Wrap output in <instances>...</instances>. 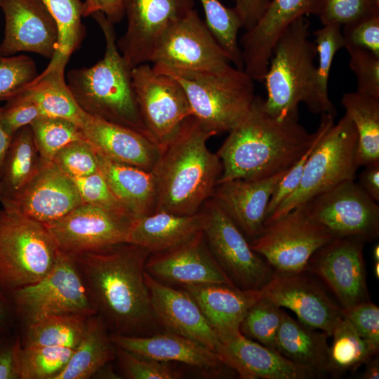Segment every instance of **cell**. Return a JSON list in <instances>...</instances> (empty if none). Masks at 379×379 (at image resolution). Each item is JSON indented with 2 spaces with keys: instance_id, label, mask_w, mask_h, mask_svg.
<instances>
[{
  "instance_id": "54",
  "label": "cell",
  "mask_w": 379,
  "mask_h": 379,
  "mask_svg": "<svg viewBox=\"0 0 379 379\" xmlns=\"http://www.w3.org/2000/svg\"><path fill=\"white\" fill-rule=\"evenodd\" d=\"M22 343L13 331H0V379H20Z\"/></svg>"
},
{
  "instance_id": "49",
  "label": "cell",
  "mask_w": 379,
  "mask_h": 379,
  "mask_svg": "<svg viewBox=\"0 0 379 379\" xmlns=\"http://www.w3.org/2000/svg\"><path fill=\"white\" fill-rule=\"evenodd\" d=\"M116 358L123 375L128 379H178L182 377V373L170 363L143 358L119 347H117Z\"/></svg>"
},
{
  "instance_id": "45",
  "label": "cell",
  "mask_w": 379,
  "mask_h": 379,
  "mask_svg": "<svg viewBox=\"0 0 379 379\" xmlns=\"http://www.w3.org/2000/svg\"><path fill=\"white\" fill-rule=\"evenodd\" d=\"M52 162L71 178L85 177L99 171L97 153L85 138L65 146Z\"/></svg>"
},
{
  "instance_id": "41",
  "label": "cell",
  "mask_w": 379,
  "mask_h": 379,
  "mask_svg": "<svg viewBox=\"0 0 379 379\" xmlns=\"http://www.w3.org/2000/svg\"><path fill=\"white\" fill-rule=\"evenodd\" d=\"M30 126L41 160L46 162H52L69 143L84 138L77 125L64 119L42 116Z\"/></svg>"
},
{
  "instance_id": "55",
  "label": "cell",
  "mask_w": 379,
  "mask_h": 379,
  "mask_svg": "<svg viewBox=\"0 0 379 379\" xmlns=\"http://www.w3.org/2000/svg\"><path fill=\"white\" fill-rule=\"evenodd\" d=\"M100 12L113 24L119 22L125 16L124 0H85L83 2V17Z\"/></svg>"
},
{
  "instance_id": "30",
  "label": "cell",
  "mask_w": 379,
  "mask_h": 379,
  "mask_svg": "<svg viewBox=\"0 0 379 379\" xmlns=\"http://www.w3.org/2000/svg\"><path fill=\"white\" fill-rule=\"evenodd\" d=\"M97 157L99 171L109 188L135 218L155 211L157 187L152 171L117 162L98 153Z\"/></svg>"
},
{
  "instance_id": "10",
  "label": "cell",
  "mask_w": 379,
  "mask_h": 379,
  "mask_svg": "<svg viewBox=\"0 0 379 379\" xmlns=\"http://www.w3.org/2000/svg\"><path fill=\"white\" fill-rule=\"evenodd\" d=\"M333 239L301 205L265 225L260 235L249 243L274 272L294 273L306 271L313 254Z\"/></svg>"
},
{
  "instance_id": "24",
  "label": "cell",
  "mask_w": 379,
  "mask_h": 379,
  "mask_svg": "<svg viewBox=\"0 0 379 379\" xmlns=\"http://www.w3.org/2000/svg\"><path fill=\"white\" fill-rule=\"evenodd\" d=\"M288 169L262 179L237 178L219 182L211 198L251 241L262 232L271 196Z\"/></svg>"
},
{
  "instance_id": "37",
  "label": "cell",
  "mask_w": 379,
  "mask_h": 379,
  "mask_svg": "<svg viewBox=\"0 0 379 379\" xmlns=\"http://www.w3.org/2000/svg\"><path fill=\"white\" fill-rule=\"evenodd\" d=\"M328 372L334 374L354 370L378 354L379 347L374 345L354 328L343 317L331 335Z\"/></svg>"
},
{
  "instance_id": "52",
  "label": "cell",
  "mask_w": 379,
  "mask_h": 379,
  "mask_svg": "<svg viewBox=\"0 0 379 379\" xmlns=\"http://www.w3.org/2000/svg\"><path fill=\"white\" fill-rule=\"evenodd\" d=\"M2 107L4 123L13 135L22 127L31 125L43 114L37 104L23 90L8 99Z\"/></svg>"
},
{
  "instance_id": "44",
  "label": "cell",
  "mask_w": 379,
  "mask_h": 379,
  "mask_svg": "<svg viewBox=\"0 0 379 379\" xmlns=\"http://www.w3.org/2000/svg\"><path fill=\"white\" fill-rule=\"evenodd\" d=\"M71 179L84 204L131 220L135 219L130 211L114 194L100 171L85 177Z\"/></svg>"
},
{
  "instance_id": "15",
  "label": "cell",
  "mask_w": 379,
  "mask_h": 379,
  "mask_svg": "<svg viewBox=\"0 0 379 379\" xmlns=\"http://www.w3.org/2000/svg\"><path fill=\"white\" fill-rule=\"evenodd\" d=\"M153 65L188 71H210L230 64L205 21L193 8L175 22L159 41Z\"/></svg>"
},
{
  "instance_id": "39",
  "label": "cell",
  "mask_w": 379,
  "mask_h": 379,
  "mask_svg": "<svg viewBox=\"0 0 379 379\" xmlns=\"http://www.w3.org/2000/svg\"><path fill=\"white\" fill-rule=\"evenodd\" d=\"M206 23L213 36L227 54L230 62L244 70L238 33L242 28L241 20L234 8L225 6L219 0H199Z\"/></svg>"
},
{
  "instance_id": "53",
  "label": "cell",
  "mask_w": 379,
  "mask_h": 379,
  "mask_svg": "<svg viewBox=\"0 0 379 379\" xmlns=\"http://www.w3.org/2000/svg\"><path fill=\"white\" fill-rule=\"evenodd\" d=\"M343 314L360 335L379 347L378 306L368 300L343 309Z\"/></svg>"
},
{
  "instance_id": "3",
  "label": "cell",
  "mask_w": 379,
  "mask_h": 379,
  "mask_svg": "<svg viewBox=\"0 0 379 379\" xmlns=\"http://www.w3.org/2000/svg\"><path fill=\"white\" fill-rule=\"evenodd\" d=\"M213 135L191 116L161 148L152 170L157 187L155 211L192 215L211 197L222 171L220 158L207 146Z\"/></svg>"
},
{
  "instance_id": "47",
  "label": "cell",
  "mask_w": 379,
  "mask_h": 379,
  "mask_svg": "<svg viewBox=\"0 0 379 379\" xmlns=\"http://www.w3.org/2000/svg\"><path fill=\"white\" fill-rule=\"evenodd\" d=\"M379 11L375 0H319L314 15L323 25L341 27Z\"/></svg>"
},
{
  "instance_id": "14",
  "label": "cell",
  "mask_w": 379,
  "mask_h": 379,
  "mask_svg": "<svg viewBox=\"0 0 379 379\" xmlns=\"http://www.w3.org/2000/svg\"><path fill=\"white\" fill-rule=\"evenodd\" d=\"M194 7V0H124L127 27L117 44L130 67L151 62L165 33Z\"/></svg>"
},
{
  "instance_id": "63",
  "label": "cell",
  "mask_w": 379,
  "mask_h": 379,
  "mask_svg": "<svg viewBox=\"0 0 379 379\" xmlns=\"http://www.w3.org/2000/svg\"><path fill=\"white\" fill-rule=\"evenodd\" d=\"M375 1L379 3V0H375Z\"/></svg>"
},
{
  "instance_id": "9",
  "label": "cell",
  "mask_w": 379,
  "mask_h": 379,
  "mask_svg": "<svg viewBox=\"0 0 379 379\" xmlns=\"http://www.w3.org/2000/svg\"><path fill=\"white\" fill-rule=\"evenodd\" d=\"M357 139L353 122L345 114L318 140L306 162L298 187L267 219L265 225L333 187L354 180L359 167Z\"/></svg>"
},
{
  "instance_id": "20",
  "label": "cell",
  "mask_w": 379,
  "mask_h": 379,
  "mask_svg": "<svg viewBox=\"0 0 379 379\" xmlns=\"http://www.w3.org/2000/svg\"><path fill=\"white\" fill-rule=\"evenodd\" d=\"M5 18L0 54L32 52L51 59L58 44L56 22L43 0H0Z\"/></svg>"
},
{
  "instance_id": "27",
  "label": "cell",
  "mask_w": 379,
  "mask_h": 379,
  "mask_svg": "<svg viewBox=\"0 0 379 379\" xmlns=\"http://www.w3.org/2000/svg\"><path fill=\"white\" fill-rule=\"evenodd\" d=\"M166 332L134 336L112 333L114 345L137 356L163 362H179L204 369L227 366L218 354L182 335Z\"/></svg>"
},
{
  "instance_id": "7",
  "label": "cell",
  "mask_w": 379,
  "mask_h": 379,
  "mask_svg": "<svg viewBox=\"0 0 379 379\" xmlns=\"http://www.w3.org/2000/svg\"><path fill=\"white\" fill-rule=\"evenodd\" d=\"M58 251L44 224L13 210L0 209V287L4 291L44 277Z\"/></svg>"
},
{
  "instance_id": "21",
  "label": "cell",
  "mask_w": 379,
  "mask_h": 379,
  "mask_svg": "<svg viewBox=\"0 0 379 379\" xmlns=\"http://www.w3.org/2000/svg\"><path fill=\"white\" fill-rule=\"evenodd\" d=\"M84 204L72 180L53 162L39 167L13 200L2 205L44 225L53 222Z\"/></svg>"
},
{
  "instance_id": "58",
  "label": "cell",
  "mask_w": 379,
  "mask_h": 379,
  "mask_svg": "<svg viewBox=\"0 0 379 379\" xmlns=\"http://www.w3.org/2000/svg\"><path fill=\"white\" fill-rule=\"evenodd\" d=\"M17 324L12 302L6 292L0 287V331H13Z\"/></svg>"
},
{
  "instance_id": "29",
  "label": "cell",
  "mask_w": 379,
  "mask_h": 379,
  "mask_svg": "<svg viewBox=\"0 0 379 379\" xmlns=\"http://www.w3.org/2000/svg\"><path fill=\"white\" fill-rule=\"evenodd\" d=\"M204 215L201 210L192 215L165 211L135 218L130 226L127 243L140 246L150 253L177 246L203 231Z\"/></svg>"
},
{
  "instance_id": "35",
  "label": "cell",
  "mask_w": 379,
  "mask_h": 379,
  "mask_svg": "<svg viewBox=\"0 0 379 379\" xmlns=\"http://www.w3.org/2000/svg\"><path fill=\"white\" fill-rule=\"evenodd\" d=\"M340 102L357 133L359 166L379 162V98L355 91L344 93Z\"/></svg>"
},
{
  "instance_id": "17",
  "label": "cell",
  "mask_w": 379,
  "mask_h": 379,
  "mask_svg": "<svg viewBox=\"0 0 379 379\" xmlns=\"http://www.w3.org/2000/svg\"><path fill=\"white\" fill-rule=\"evenodd\" d=\"M133 220L82 204L62 218L44 225L60 251L77 255L127 243Z\"/></svg>"
},
{
  "instance_id": "34",
  "label": "cell",
  "mask_w": 379,
  "mask_h": 379,
  "mask_svg": "<svg viewBox=\"0 0 379 379\" xmlns=\"http://www.w3.org/2000/svg\"><path fill=\"white\" fill-rule=\"evenodd\" d=\"M41 158L30 125L17 131L7 151L0 178V202L11 201L37 171Z\"/></svg>"
},
{
  "instance_id": "8",
  "label": "cell",
  "mask_w": 379,
  "mask_h": 379,
  "mask_svg": "<svg viewBox=\"0 0 379 379\" xmlns=\"http://www.w3.org/2000/svg\"><path fill=\"white\" fill-rule=\"evenodd\" d=\"M6 293L22 327L51 316L97 314L75 255L60 250L53 267L44 277Z\"/></svg>"
},
{
  "instance_id": "25",
  "label": "cell",
  "mask_w": 379,
  "mask_h": 379,
  "mask_svg": "<svg viewBox=\"0 0 379 379\" xmlns=\"http://www.w3.org/2000/svg\"><path fill=\"white\" fill-rule=\"evenodd\" d=\"M217 353L243 379H307L319 375L241 333L221 342Z\"/></svg>"
},
{
  "instance_id": "40",
  "label": "cell",
  "mask_w": 379,
  "mask_h": 379,
  "mask_svg": "<svg viewBox=\"0 0 379 379\" xmlns=\"http://www.w3.org/2000/svg\"><path fill=\"white\" fill-rule=\"evenodd\" d=\"M314 36L318 55L317 92L321 114H328L335 117L336 110L328 96V82L335 55L340 49L345 48L342 27L335 24L323 25L314 32Z\"/></svg>"
},
{
  "instance_id": "26",
  "label": "cell",
  "mask_w": 379,
  "mask_h": 379,
  "mask_svg": "<svg viewBox=\"0 0 379 379\" xmlns=\"http://www.w3.org/2000/svg\"><path fill=\"white\" fill-rule=\"evenodd\" d=\"M79 128L95 152L111 160L152 171L161 151L148 136L86 114Z\"/></svg>"
},
{
  "instance_id": "42",
  "label": "cell",
  "mask_w": 379,
  "mask_h": 379,
  "mask_svg": "<svg viewBox=\"0 0 379 379\" xmlns=\"http://www.w3.org/2000/svg\"><path fill=\"white\" fill-rule=\"evenodd\" d=\"M283 310L271 300L262 296L249 309L239 331L246 337L273 350L282 319Z\"/></svg>"
},
{
  "instance_id": "43",
  "label": "cell",
  "mask_w": 379,
  "mask_h": 379,
  "mask_svg": "<svg viewBox=\"0 0 379 379\" xmlns=\"http://www.w3.org/2000/svg\"><path fill=\"white\" fill-rule=\"evenodd\" d=\"M74 350L61 347H22L20 379H55Z\"/></svg>"
},
{
  "instance_id": "31",
  "label": "cell",
  "mask_w": 379,
  "mask_h": 379,
  "mask_svg": "<svg viewBox=\"0 0 379 379\" xmlns=\"http://www.w3.org/2000/svg\"><path fill=\"white\" fill-rule=\"evenodd\" d=\"M315 330L283 310L275 349L289 361L311 368L320 375L328 373L329 335Z\"/></svg>"
},
{
  "instance_id": "46",
  "label": "cell",
  "mask_w": 379,
  "mask_h": 379,
  "mask_svg": "<svg viewBox=\"0 0 379 379\" xmlns=\"http://www.w3.org/2000/svg\"><path fill=\"white\" fill-rule=\"evenodd\" d=\"M37 76L36 65L30 57L0 54V101L22 91Z\"/></svg>"
},
{
  "instance_id": "60",
  "label": "cell",
  "mask_w": 379,
  "mask_h": 379,
  "mask_svg": "<svg viewBox=\"0 0 379 379\" xmlns=\"http://www.w3.org/2000/svg\"><path fill=\"white\" fill-rule=\"evenodd\" d=\"M366 368L361 375L362 379H378L379 378V358L378 354L373 356L366 363Z\"/></svg>"
},
{
  "instance_id": "32",
  "label": "cell",
  "mask_w": 379,
  "mask_h": 379,
  "mask_svg": "<svg viewBox=\"0 0 379 379\" xmlns=\"http://www.w3.org/2000/svg\"><path fill=\"white\" fill-rule=\"evenodd\" d=\"M98 314L88 317L83 335L65 368L55 379H88L116 358L117 347Z\"/></svg>"
},
{
  "instance_id": "36",
  "label": "cell",
  "mask_w": 379,
  "mask_h": 379,
  "mask_svg": "<svg viewBox=\"0 0 379 379\" xmlns=\"http://www.w3.org/2000/svg\"><path fill=\"white\" fill-rule=\"evenodd\" d=\"M87 318L76 314L55 315L25 326L20 336L22 347L75 349L83 335Z\"/></svg>"
},
{
  "instance_id": "51",
  "label": "cell",
  "mask_w": 379,
  "mask_h": 379,
  "mask_svg": "<svg viewBox=\"0 0 379 379\" xmlns=\"http://www.w3.org/2000/svg\"><path fill=\"white\" fill-rule=\"evenodd\" d=\"M342 27L345 48H362L379 55V11Z\"/></svg>"
},
{
  "instance_id": "6",
  "label": "cell",
  "mask_w": 379,
  "mask_h": 379,
  "mask_svg": "<svg viewBox=\"0 0 379 379\" xmlns=\"http://www.w3.org/2000/svg\"><path fill=\"white\" fill-rule=\"evenodd\" d=\"M152 66L179 82L192 117L215 135L229 133L237 126L250 111L255 97L253 79L230 64L210 71Z\"/></svg>"
},
{
  "instance_id": "33",
  "label": "cell",
  "mask_w": 379,
  "mask_h": 379,
  "mask_svg": "<svg viewBox=\"0 0 379 379\" xmlns=\"http://www.w3.org/2000/svg\"><path fill=\"white\" fill-rule=\"evenodd\" d=\"M65 67L48 64L24 89L37 104L43 116L64 119L81 125L85 115L65 78Z\"/></svg>"
},
{
  "instance_id": "18",
  "label": "cell",
  "mask_w": 379,
  "mask_h": 379,
  "mask_svg": "<svg viewBox=\"0 0 379 379\" xmlns=\"http://www.w3.org/2000/svg\"><path fill=\"white\" fill-rule=\"evenodd\" d=\"M261 292L278 307L293 311L302 324L324 331L329 337L343 318L342 307L305 271L274 272Z\"/></svg>"
},
{
  "instance_id": "5",
  "label": "cell",
  "mask_w": 379,
  "mask_h": 379,
  "mask_svg": "<svg viewBox=\"0 0 379 379\" xmlns=\"http://www.w3.org/2000/svg\"><path fill=\"white\" fill-rule=\"evenodd\" d=\"M317 55L309 22L300 17L277 41L263 80L264 106L270 114L279 118L298 115L300 103L312 113L322 114L317 92Z\"/></svg>"
},
{
  "instance_id": "22",
  "label": "cell",
  "mask_w": 379,
  "mask_h": 379,
  "mask_svg": "<svg viewBox=\"0 0 379 379\" xmlns=\"http://www.w3.org/2000/svg\"><path fill=\"white\" fill-rule=\"evenodd\" d=\"M319 0H271L267 10L240 39L244 72L262 82L277 41L298 18L315 13Z\"/></svg>"
},
{
  "instance_id": "57",
  "label": "cell",
  "mask_w": 379,
  "mask_h": 379,
  "mask_svg": "<svg viewBox=\"0 0 379 379\" xmlns=\"http://www.w3.org/2000/svg\"><path fill=\"white\" fill-rule=\"evenodd\" d=\"M360 187L374 201H379V162L364 166L359 175Z\"/></svg>"
},
{
  "instance_id": "13",
  "label": "cell",
  "mask_w": 379,
  "mask_h": 379,
  "mask_svg": "<svg viewBox=\"0 0 379 379\" xmlns=\"http://www.w3.org/2000/svg\"><path fill=\"white\" fill-rule=\"evenodd\" d=\"M309 217L334 238L379 236V206L354 180L345 181L303 204Z\"/></svg>"
},
{
  "instance_id": "11",
  "label": "cell",
  "mask_w": 379,
  "mask_h": 379,
  "mask_svg": "<svg viewBox=\"0 0 379 379\" xmlns=\"http://www.w3.org/2000/svg\"><path fill=\"white\" fill-rule=\"evenodd\" d=\"M200 210L204 215L203 233L208 246L234 286L261 290L274 270L252 249L244 234L212 198Z\"/></svg>"
},
{
  "instance_id": "12",
  "label": "cell",
  "mask_w": 379,
  "mask_h": 379,
  "mask_svg": "<svg viewBox=\"0 0 379 379\" xmlns=\"http://www.w3.org/2000/svg\"><path fill=\"white\" fill-rule=\"evenodd\" d=\"M131 79L144 125L161 148L192 116L185 92L173 77L156 71L148 63L133 67Z\"/></svg>"
},
{
  "instance_id": "23",
  "label": "cell",
  "mask_w": 379,
  "mask_h": 379,
  "mask_svg": "<svg viewBox=\"0 0 379 379\" xmlns=\"http://www.w3.org/2000/svg\"><path fill=\"white\" fill-rule=\"evenodd\" d=\"M145 281L154 317L160 326L217 352L221 342L196 301L186 291L162 283L146 272Z\"/></svg>"
},
{
  "instance_id": "59",
  "label": "cell",
  "mask_w": 379,
  "mask_h": 379,
  "mask_svg": "<svg viewBox=\"0 0 379 379\" xmlns=\"http://www.w3.org/2000/svg\"><path fill=\"white\" fill-rule=\"evenodd\" d=\"M13 135L6 128L2 116V107H0V178L3 172L4 159L11 142Z\"/></svg>"
},
{
  "instance_id": "48",
  "label": "cell",
  "mask_w": 379,
  "mask_h": 379,
  "mask_svg": "<svg viewBox=\"0 0 379 379\" xmlns=\"http://www.w3.org/2000/svg\"><path fill=\"white\" fill-rule=\"evenodd\" d=\"M334 117L328 114H321L319 133L307 151L292 165L275 187L267 209L265 221L277 208L298 187L306 162L315 145L326 131L334 124Z\"/></svg>"
},
{
  "instance_id": "28",
  "label": "cell",
  "mask_w": 379,
  "mask_h": 379,
  "mask_svg": "<svg viewBox=\"0 0 379 379\" xmlns=\"http://www.w3.org/2000/svg\"><path fill=\"white\" fill-rule=\"evenodd\" d=\"M196 301L220 342L239 334L240 324L261 290H243L226 284H203L182 287Z\"/></svg>"
},
{
  "instance_id": "61",
  "label": "cell",
  "mask_w": 379,
  "mask_h": 379,
  "mask_svg": "<svg viewBox=\"0 0 379 379\" xmlns=\"http://www.w3.org/2000/svg\"><path fill=\"white\" fill-rule=\"evenodd\" d=\"M372 256L374 262L379 261V244H377L374 246L372 251Z\"/></svg>"
},
{
  "instance_id": "19",
  "label": "cell",
  "mask_w": 379,
  "mask_h": 379,
  "mask_svg": "<svg viewBox=\"0 0 379 379\" xmlns=\"http://www.w3.org/2000/svg\"><path fill=\"white\" fill-rule=\"evenodd\" d=\"M145 272L162 283L182 287L203 284L234 286L211 253L203 231L172 248L150 253Z\"/></svg>"
},
{
  "instance_id": "2",
  "label": "cell",
  "mask_w": 379,
  "mask_h": 379,
  "mask_svg": "<svg viewBox=\"0 0 379 379\" xmlns=\"http://www.w3.org/2000/svg\"><path fill=\"white\" fill-rule=\"evenodd\" d=\"M319 133H309L299 114L279 118L270 114L255 95L245 118L232 130L217 155L222 171L218 183L232 179H262L290 168ZM217 183V184H218Z\"/></svg>"
},
{
  "instance_id": "38",
  "label": "cell",
  "mask_w": 379,
  "mask_h": 379,
  "mask_svg": "<svg viewBox=\"0 0 379 379\" xmlns=\"http://www.w3.org/2000/svg\"><path fill=\"white\" fill-rule=\"evenodd\" d=\"M55 19L58 44L49 64L66 66L71 55L79 48L85 36L81 0H43Z\"/></svg>"
},
{
  "instance_id": "56",
  "label": "cell",
  "mask_w": 379,
  "mask_h": 379,
  "mask_svg": "<svg viewBox=\"0 0 379 379\" xmlns=\"http://www.w3.org/2000/svg\"><path fill=\"white\" fill-rule=\"evenodd\" d=\"M233 1L235 3L234 8L241 20L242 28L246 31L255 26L271 2V0Z\"/></svg>"
},
{
  "instance_id": "16",
  "label": "cell",
  "mask_w": 379,
  "mask_h": 379,
  "mask_svg": "<svg viewBox=\"0 0 379 379\" xmlns=\"http://www.w3.org/2000/svg\"><path fill=\"white\" fill-rule=\"evenodd\" d=\"M366 242L357 237L334 238L311 257L306 270L321 278L346 309L370 300L364 257Z\"/></svg>"
},
{
  "instance_id": "62",
  "label": "cell",
  "mask_w": 379,
  "mask_h": 379,
  "mask_svg": "<svg viewBox=\"0 0 379 379\" xmlns=\"http://www.w3.org/2000/svg\"><path fill=\"white\" fill-rule=\"evenodd\" d=\"M373 273H374V275H375V278H377V279H378V278H379V261L374 262Z\"/></svg>"
},
{
  "instance_id": "50",
  "label": "cell",
  "mask_w": 379,
  "mask_h": 379,
  "mask_svg": "<svg viewBox=\"0 0 379 379\" xmlns=\"http://www.w3.org/2000/svg\"><path fill=\"white\" fill-rule=\"evenodd\" d=\"M346 49L350 67L356 77L357 91L379 98V55L362 48Z\"/></svg>"
},
{
  "instance_id": "1",
  "label": "cell",
  "mask_w": 379,
  "mask_h": 379,
  "mask_svg": "<svg viewBox=\"0 0 379 379\" xmlns=\"http://www.w3.org/2000/svg\"><path fill=\"white\" fill-rule=\"evenodd\" d=\"M149 255L129 243L74 255L97 314L112 333L148 335L159 325L145 281Z\"/></svg>"
},
{
  "instance_id": "4",
  "label": "cell",
  "mask_w": 379,
  "mask_h": 379,
  "mask_svg": "<svg viewBox=\"0 0 379 379\" xmlns=\"http://www.w3.org/2000/svg\"><path fill=\"white\" fill-rule=\"evenodd\" d=\"M91 16L104 36V56L90 67L69 70L66 81L69 88L86 114L133 129L151 138L136 101L132 69L117 47L114 24L100 12Z\"/></svg>"
}]
</instances>
